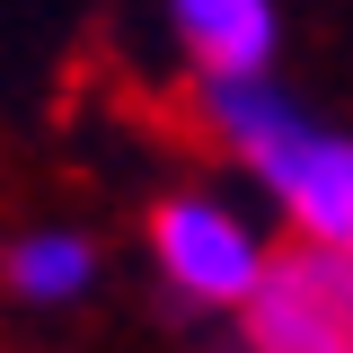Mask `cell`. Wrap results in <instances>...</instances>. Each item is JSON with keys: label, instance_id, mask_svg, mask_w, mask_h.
Returning a JSON list of instances; mask_svg holds the SVG:
<instances>
[{"label": "cell", "instance_id": "1", "mask_svg": "<svg viewBox=\"0 0 353 353\" xmlns=\"http://www.w3.org/2000/svg\"><path fill=\"white\" fill-rule=\"evenodd\" d=\"M194 106H203V132L221 150L248 159V176L283 212V230L353 265V132L301 115L274 88V71H203Z\"/></svg>", "mask_w": 353, "mask_h": 353}, {"label": "cell", "instance_id": "2", "mask_svg": "<svg viewBox=\"0 0 353 353\" xmlns=\"http://www.w3.org/2000/svg\"><path fill=\"white\" fill-rule=\"evenodd\" d=\"M239 336L248 353H353V265L309 239L274 248L239 301Z\"/></svg>", "mask_w": 353, "mask_h": 353}, {"label": "cell", "instance_id": "3", "mask_svg": "<svg viewBox=\"0 0 353 353\" xmlns=\"http://www.w3.org/2000/svg\"><path fill=\"white\" fill-rule=\"evenodd\" d=\"M265 230L221 194H168L150 212V265L185 309H239L248 283L265 274Z\"/></svg>", "mask_w": 353, "mask_h": 353}, {"label": "cell", "instance_id": "4", "mask_svg": "<svg viewBox=\"0 0 353 353\" xmlns=\"http://www.w3.org/2000/svg\"><path fill=\"white\" fill-rule=\"evenodd\" d=\"M194 71H274V0H168Z\"/></svg>", "mask_w": 353, "mask_h": 353}, {"label": "cell", "instance_id": "5", "mask_svg": "<svg viewBox=\"0 0 353 353\" xmlns=\"http://www.w3.org/2000/svg\"><path fill=\"white\" fill-rule=\"evenodd\" d=\"M0 283H9V301H27V309H71L97 283V248L80 230H27L0 256Z\"/></svg>", "mask_w": 353, "mask_h": 353}]
</instances>
